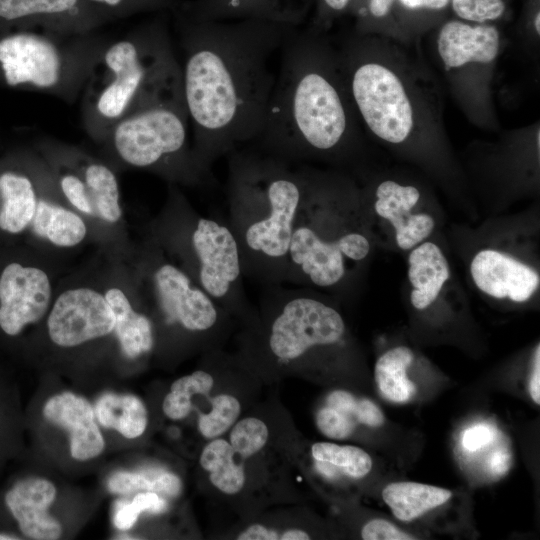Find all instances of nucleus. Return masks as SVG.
<instances>
[{
    "label": "nucleus",
    "mask_w": 540,
    "mask_h": 540,
    "mask_svg": "<svg viewBox=\"0 0 540 540\" xmlns=\"http://www.w3.org/2000/svg\"><path fill=\"white\" fill-rule=\"evenodd\" d=\"M192 151L213 164L262 131L276 75L271 62L295 26L254 18L198 20L174 11Z\"/></svg>",
    "instance_id": "nucleus-1"
},
{
    "label": "nucleus",
    "mask_w": 540,
    "mask_h": 540,
    "mask_svg": "<svg viewBox=\"0 0 540 540\" xmlns=\"http://www.w3.org/2000/svg\"><path fill=\"white\" fill-rule=\"evenodd\" d=\"M304 189L301 166L251 145L227 155V223L245 277L265 286L286 283L289 247Z\"/></svg>",
    "instance_id": "nucleus-2"
},
{
    "label": "nucleus",
    "mask_w": 540,
    "mask_h": 540,
    "mask_svg": "<svg viewBox=\"0 0 540 540\" xmlns=\"http://www.w3.org/2000/svg\"><path fill=\"white\" fill-rule=\"evenodd\" d=\"M323 60L311 32L296 27L288 35L262 131L251 146L293 164L340 149L349 119Z\"/></svg>",
    "instance_id": "nucleus-3"
},
{
    "label": "nucleus",
    "mask_w": 540,
    "mask_h": 540,
    "mask_svg": "<svg viewBox=\"0 0 540 540\" xmlns=\"http://www.w3.org/2000/svg\"><path fill=\"white\" fill-rule=\"evenodd\" d=\"M83 88L85 126L100 138L142 108L184 102L181 66L172 48L166 12L104 46Z\"/></svg>",
    "instance_id": "nucleus-4"
},
{
    "label": "nucleus",
    "mask_w": 540,
    "mask_h": 540,
    "mask_svg": "<svg viewBox=\"0 0 540 540\" xmlns=\"http://www.w3.org/2000/svg\"><path fill=\"white\" fill-rule=\"evenodd\" d=\"M304 196L291 237L286 282L294 286L341 287L371 244L361 231L354 197L346 187L302 167Z\"/></svg>",
    "instance_id": "nucleus-5"
},
{
    "label": "nucleus",
    "mask_w": 540,
    "mask_h": 540,
    "mask_svg": "<svg viewBox=\"0 0 540 540\" xmlns=\"http://www.w3.org/2000/svg\"><path fill=\"white\" fill-rule=\"evenodd\" d=\"M154 239L222 308L248 313L240 251L227 222L200 215L172 188Z\"/></svg>",
    "instance_id": "nucleus-6"
},
{
    "label": "nucleus",
    "mask_w": 540,
    "mask_h": 540,
    "mask_svg": "<svg viewBox=\"0 0 540 540\" xmlns=\"http://www.w3.org/2000/svg\"><path fill=\"white\" fill-rule=\"evenodd\" d=\"M96 43L90 32L27 28L5 33L0 36V80L13 88L69 97L84 87L104 47Z\"/></svg>",
    "instance_id": "nucleus-7"
},
{
    "label": "nucleus",
    "mask_w": 540,
    "mask_h": 540,
    "mask_svg": "<svg viewBox=\"0 0 540 540\" xmlns=\"http://www.w3.org/2000/svg\"><path fill=\"white\" fill-rule=\"evenodd\" d=\"M188 126L184 102H160L124 117L106 138L127 165L150 169L187 185H213V173L195 159Z\"/></svg>",
    "instance_id": "nucleus-8"
},
{
    "label": "nucleus",
    "mask_w": 540,
    "mask_h": 540,
    "mask_svg": "<svg viewBox=\"0 0 540 540\" xmlns=\"http://www.w3.org/2000/svg\"><path fill=\"white\" fill-rule=\"evenodd\" d=\"M267 286L263 307L266 347L276 361L300 360L315 348L333 346L346 333L340 312L309 287Z\"/></svg>",
    "instance_id": "nucleus-9"
},
{
    "label": "nucleus",
    "mask_w": 540,
    "mask_h": 540,
    "mask_svg": "<svg viewBox=\"0 0 540 540\" xmlns=\"http://www.w3.org/2000/svg\"><path fill=\"white\" fill-rule=\"evenodd\" d=\"M142 270L145 296L165 325L207 334L215 331L228 313L166 256L155 239L148 245Z\"/></svg>",
    "instance_id": "nucleus-10"
},
{
    "label": "nucleus",
    "mask_w": 540,
    "mask_h": 540,
    "mask_svg": "<svg viewBox=\"0 0 540 540\" xmlns=\"http://www.w3.org/2000/svg\"><path fill=\"white\" fill-rule=\"evenodd\" d=\"M350 90L363 120L377 137L397 144L409 136L413 109L394 72L379 63H360L351 73Z\"/></svg>",
    "instance_id": "nucleus-11"
},
{
    "label": "nucleus",
    "mask_w": 540,
    "mask_h": 540,
    "mask_svg": "<svg viewBox=\"0 0 540 540\" xmlns=\"http://www.w3.org/2000/svg\"><path fill=\"white\" fill-rule=\"evenodd\" d=\"M115 317L105 295L93 288L63 291L49 310V337L60 347L70 348L114 331Z\"/></svg>",
    "instance_id": "nucleus-12"
},
{
    "label": "nucleus",
    "mask_w": 540,
    "mask_h": 540,
    "mask_svg": "<svg viewBox=\"0 0 540 540\" xmlns=\"http://www.w3.org/2000/svg\"><path fill=\"white\" fill-rule=\"evenodd\" d=\"M47 273L37 266L12 261L0 270V330L16 337L41 320L51 306Z\"/></svg>",
    "instance_id": "nucleus-13"
},
{
    "label": "nucleus",
    "mask_w": 540,
    "mask_h": 540,
    "mask_svg": "<svg viewBox=\"0 0 540 540\" xmlns=\"http://www.w3.org/2000/svg\"><path fill=\"white\" fill-rule=\"evenodd\" d=\"M114 19L86 0H0V24L65 34L91 32Z\"/></svg>",
    "instance_id": "nucleus-14"
},
{
    "label": "nucleus",
    "mask_w": 540,
    "mask_h": 540,
    "mask_svg": "<svg viewBox=\"0 0 540 540\" xmlns=\"http://www.w3.org/2000/svg\"><path fill=\"white\" fill-rule=\"evenodd\" d=\"M470 273L483 293L497 299L509 298L517 303L529 300L540 284L536 270L494 249L480 250L470 263Z\"/></svg>",
    "instance_id": "nucleus-15"
},
{
    "label": "nucleus",
    "mask_w": 540,
    "mask_h": 540,
    "mask_svg": "<svg viewBox=\"0 0 540 540\" xmlns=\"http://www.w3.org/2000/svg\"><path fill=\"white\" fill-rule=\"evenodd\" d=\"M56 488L48 480L28 477L16 481L5 493L4 502L21 533L31 539L55 540L61 524L48 513Z\"/></svg>",
    "instance_id": "nucleus-16"
},
{
    "label": "nucleus",
    "mask_w": 540,
    "mask_h": 540,
    "mask_svg": "<svg viewBox=\"0 0 540 540\" xmlns=\"http://www.w3.org/2000/svg\"><path fill=\"white\" fill-rule=\"evenodd\" d=\"M375 196L374 211L393 226L396 243L402 250L417 246L433 232L435 220L431 215L411 211L420 199L414 186L386 180L377 186Z\"/></svg>",
    "instance_id": "nucleus-17"
},
{
    "label": "nucleus",
    "mask_w": 540,
    "mask_h": 540,
    "mask_svg": "<svg viewBox=\"0 0 540 540\" xmlns=\"http://www.w3.org/2000/svg\"><path fill=\"white\" fill-rule=\"evenodd\" d=\"M307 7V0H191L178 9L198 20L254 18L298 27Z\"/></svg>",
    "instance_id": "nucleus-18"
},
{
    "label": "nucleus",
    "mask_w": 540,
    "mask_h": 540,
    "mask_svg": "<svg viewBox=\"0 0 540 540\" xmlns=\"http://www.w3.org/2000/svg\"><path fill=\"white\" fill-rule=\"evenodd\" d=\"M47 420L70 433V452L74 459L86 461L100 455L105 443L95 412L83 397L64 392L51 397L43 408Z\"/></svg>",
    "instance_id": "nucleus-19"
},
{
    "label": "nucleus",
    "mask_w": 540,
    "mask_h": 540,
    "mask_svg": "<svg viewBox=\"0 0 540 540\" xmlns=\"http://www.w3.org/2000/svg\"><path fill=\"white\" fill-rule=\"evenodd\" d=\"M437 46L446 69L472 62L485 64L498 54L499 32L493 25L472 26L452 20L442 26Z\"/></svg>",
    "instance_id": "nucleus-20"
},
{
    "label": "nucleus",
    "mask_w": 540,
    "mask_h": 540,
    "mask_svg": "<svg viewBox=\"0 0 540 540\" xmlns=\"http://www.w3.org/2000/svg\"><path fill=\"white\" fill-rule=\"evenodd\" d=\"M31 175L15 165L0 167V230L9 235L24 232L31 224L38 202Z\"/></svg>",
    "instance_id": "nucleus-21"
},
{
    "label": "nucleus",
    "mask_w": 540,
    "mask_h": 540,
    "mask_svg": "<svg viewBox=\"0 0 540 540\" xmlns=\"http://www.w3.org/2000/svg\"><path fill=\"white\" fill-rule=\"evenodd\" d=\"M450 277L448 261L433 242L418 244L408 256V279L412 285L410 300L414 308L424 310L438 297Z\"/></svg>",
    "instance_id": "nucleus-22"
},
{
    "label": "nucleus",
    "mask_w": 540,
    "mask_h": 540,
    "mask_svg": "<svg viewBox=\"0 0 540 540\" xmlns=\"http://www.w3.org/2000/svg\"><path fill=\"white\" fill-rule=\"evenodd\" d=\"M104 295L114 313V331L124 354L137 358L151 351L154 336L150 318L133 308L122 289L111 287Z\"/></svg>",
    "instance_id": "nucleus-23"
},
{
    "label": "nucleus",
    "mask_w": 540,
    "mask_h": 540,
    "mask_svg": "<svg viewBox=\"0 0 540 540\" xmlns=\"http://www.w3.org/2000/svg\"><path fill=\"white\" fill-rule=\"evenodd\" d=\"M30 227L37 237L58 247L80 244L87 234L83 218L75 211L39 196Z\"/></svg>",
    "instance_id": "nucleus-24"
},
{
    "label": "nucleus",
    "mask_w": 540,
    "mask_h": 540,
    "mask_svg": "<svg viewBox=\"0 0 540 540\" xmlns=\"http://www.w3.org/2000/svg\"><path fill=\"white\" fill-rule=\"evenodd\" d=\"M452 496L451 491L417 482H393L382 490V498L400 521L410 522L425 512L441 506Z\"/></svg>",
    "instance_id": "nucleus-25"
},
{
    "label": "nucleus",
    "mask_w": 540,
    "mask_h": 540,
    "mask_svg": "<svg viewBox=\"0 0 540 540\" xmlns=\"http://www.w3.org/2000/svg\"><path fill=\"white\" fill-rule=\"evenodd\" d=\"M75 166L85 181L95 217L108 223L118 222L122 209L114 172L105 164L92 159L82 158Z\"/></svg>",
    "instance_id": "nucleus-26"
},
{
    "label": "nucleus",
    "mask_w": 540,
    "mask_h": 540,
    "mask_svg": "<svg viewBox=\"0 0 540 540\" xmlns=\"http://www.w3.org/2000/svg\"><path fill=\"white\" fill-rule=\"evenodd\" d=\"M99 423L118 431L128 439L142 435L147 427L148 416L143 402L133 395H102L95 406Z\"/></svg>",
    "instance_id": "nucleus-27"
},
{
    "label": "nucleus",
    "mask_w": 540,
    "mask_h": 540,
    "mask_svg": "<svg viewBox=\"0 0 540 540\" xmlns=\"http://www.w3.org/2000/svg\"><path fill=\"white\" fill-rule=\"evenodd\" d=\"M414 359L412 350L406 346L394 347L379 357L374 376L381 394L389 401L403 403L415 392L414 383L407 378V369Z\"/></svg>",
    "instance_id": "nucleus-28"
},
{
    "label": "nucleus",
    "mask_w": 540,
    "mask_h": 540,
    "mask_svg": "<svg viewBox=\"0 0 540 540\" xmlns=\"http://www.w3.org/2000/svg\"><path fill=\"white\" fill-rule=\"evenodd\" d=\"M235 454L228 441L217 438L203 448L200 456V465L209 472L213 486L229 495L240 492L245 484L244 464L236 461Z\"/></svg>",
    "instance_id": "nucleus-29"
},
{
    "label": "nucleus",
    "mask_w": 540,
    "mask_h": 540,
    "mask_svg": "<svg viewBox=\"0 0 540 540\" xmlns=\"http://www.w3.org/2000/svg\"><path fill=\"white\" fill-rule=\"evenodd\" d=\"M181 487L177 475L160 468L136 472L121 471L113 474L108 480V489L116 494L150 491L176 496L180 493Z\"/></svg>",
    "instance_id": "nucleus-30"
},
{
    "label": "nucleus",
    "mask_w": 540,
    "mask_h": 540,
    "mask_svg": "<svg viewBox=\"0 0 540 540\" xmlns=\"http://www.w3.org/2000/svg\"><path fill=\"white\" fill-rule=\"evenodd\" d=\"M315 461L328 464L335 475L344 474L352 478H362L372 469V459L363 449L351 445L317 442L311 447Z\"/></svg>",
    "instance_id": "nucleus-31"
},
{
    "label": "nucleus",
    "mask_w": 540,
    "mask_h": 540,
    "mask_svg": "<svg viewBox=\"0 0 540 540\" xmlns=\"http://www.w3.org/2000/svg\"><path fill=\"white\" fill-rule=\"evenodd\" d=\"M214 385L213 376L203 370H197L175 380L170 392L163 401V412L172 420L185 418L191 411L194 395H206Z\"/></svg>",
    "instance_id": "nucleus-32"
},
{
    "label": "nucleus",
    "mask_w": 540,
    "mask_h": 540,
    "mask_svg": "<svg viewBox=\"0 0 540 540\" xmlns=\"http://www.w3.org/2000/svg\"><path fill=\"white\" fill-rule=\"evenodd\" d=\"M211 410L198 419L200 433L214 439L225 433L236 421L241 406L237 398L229 394H219L210 400Z\"/></svg>",
    "instance_id": "nucleus-33"
},
{
    "label": "nucleus",
    "mask_w": 540,
    "mask_h": 540,
    "mask_svg": "<svg viewBox=\"0 0 540 540\" xmlns=\"http://www.w3.org/2000/svg\"><path fill=\"white\" fill-rule=\"evenodd\" d=\"M268 436V427L262 420L247 417L235 424L229 443L241 458H249L265 446Z\"/></svg>",
    "instance_id": "nucleus-34"
},
{
    "label": "nucleus",
    "mask_w": 540,
    "mask_h": 540,
    "mask_svg": "<svg viewBox=\"0 0 540 540\" xmlns=\"http://www.w3.org/2000/svg\"><path fill=\"white\" fill-rule=\"evenodd\" d=\"M57 182L61 193L74 209L82 214L95 217L85 181L75 165L59 166L57 168Z\"/></svg>",
    "instance_id": "nucleus-35"
},
{
    "label": "nucleus",
    "mask_w": 540,
    "mask_h": 540,
    "mask_svg": "<svg viewBox=\"0 0 540 540\" xmlns=\"http://www.w3.org/2000/svg\"><path fill=\"white\" fill-rule=\"evenodd\" d=\"M115 18L127 17L142 12H174L181 4L179 0H86Z\"/></svg>",
    "instance_id": "nucleus-36"
},
{
    "label": "nucleus",
    "mask_w": 540,
    "mask_h": 540,
    "mask_svg": "<svg viewBox=\"0 0 540 540\" xmlns=\"http://www.w3.org/2000/svg\"><path fill=\"white\" fill-rule=\"evenodd\" d=\"M454 12L462 19L485 22L499 18L504 10L503 0H451Z\"/></svg>",
    "instance_id": "nucleus-37"
},
{
    "label": "nucleus",
    "mask_w": 540,
    "mask_h": 540,
    "mask_svg": "<svg viewBox=\"0 0 540 540\" xmlns=\"http://www.w3.org/2000/svg\"><path fill=\"white\" fill-rule=\"evenodd\" d=\"M316 424L320 432L331 439L348 438L356 428V422L340 411L326 406L316 415Z\"/></svg>",
    "instance_id": "nucleus-38"
},
{
    "label": "nucleus",
    "mask_w": 540,
    "mask_h": 540,
    "mask_svg": "<svg viewBox=\"0 0 540 540\" xmlns=\"http://www.w3.org/2000/svg\"><path fill=\"white\" fill-rule=\"evenodd\" d=\"M364 540H414L415 537L384 519H373L367 522L362 530Z\"/></svg>",
    "instance_id": "nucleus-39"
},
{
    "label": "nucleus",
    "mask_w": 540,
    "mask_h": 540,
    "mask_svg": "<svg viewBox=\"0 0 540 540\" xmlns=\"http://www.w3.org/2000/svg\"><path fill=\"white\" fill-rule=\"evenodd\" d=\"M493 430L487 425H475L467 429L462 437V445L468 451H477L492 441Z\"/></svg>",
    "instance_id": "nucleus-40"
},
{
    "label": "nucleus",
    "mask_w": 540,
    "mask_h": 540,
    "mask_svg": "<svg viewBox=\"0 0 540 540\" xmlns=\"http://www.w3.org/2000/svg\"><path fill=\"white\" fill-rule=\"evenodd\" d=\"M355 421L369 427H379L384 423V415L371 400L359 399Z\"/></svg>",
    "instance_id": "nucleus-41"
},
{
    "label": "nucleus",
    "mask_w": 540,
    "mask_h": 540,
    "mask_svg": "<svg viewBox=\"0 0 540 540\" xmlns=\"http://www.w3.org/2000/svg\"><path fill=\"white\" fill-rule=\"evenodd\" d=\"M358 402L359 399L344 390L333 391L328 395L326 400L327 406L332 407L340 411L341 413L351 417L354 421Z\"/></svg>",
    "instance_id": "nucleus-42"
},
{
    "label": "nucleus",
    "mask_w": 540,
    "mask_h": 540,
    "mask_svg": "<svg viewBox=\"0 0 540 540\" xmlns=\"http://www.w3.org/2000/svg\"><path fill=\"white\" fill-rule=\"evenodd\" d=\"M139 513L144 511L152 513L164 512L168 504L164 498L155 492H140L131 501Z\"/></svg>",
    "instance_id": "nucleus-43"
},
{
    "label": "nucleus",
    "mask_w": 540,
    "mask_h": 540,
    "mask_svg": "<svg viewBox=\"0 0 540 540\" xmlns=\"http://www.w3.org/2000/svg\"><path fill=\"white\" fill-rule=\"evenodd\" d=\"M139 514L132 502H118L114 515V524L119 530H128L136 523Z\"/></svg>",
    "instance_id": "nucleus-44"
},
{
    "label": "nucleus",
    "mask_w": 540,
    "mask_h": 540,
    "mask_svg": "<svg viewBox=\"0 0 540 540\" xmlns=\"http://www.w3.org/2000/svg\"><path fill=\"white\" fill-rule=\"evenodd\" d=\"M280 534L260 524H254L242 531L238 540H277Z\"/></svg>",
    "instance_id": "nucleus-45"
},
{
    "label": "nucleus",
    "mask_w": 540,
    "mask_h": 540,
    "mask_svg": "<svg viewBox=\"0 0 540 540\" xmlns=\"http://www.w3.org/2000/svg\"><path fill=\"white\" fill-rule=\"evenodd\" d=\"M540 350L539 345L536 348L534 354L533 370L529 380V394L532 400L539 405L540 404Z\"/></svg>",
    "instance_id": "nucleus-46"
},
{
    "label": "nucleus",
    "mask_w": 540,
    "mask_h": 540,
    "mask_svg": "<svg viewBox=\"0 0 540 540\" xmlns=\"http://www.w3.org/2000/svg\"><path fill=\"white\" fill-rule=\"evenodd\" d=\"M352 0H319V17L344 12Z\"/></svg>",
    "instance_id": "nucleus-47"
},
{
    "label": "nucleus",
    "mask_w": 540,
    "mask_h": 540,
    "mask_svg": "<svg viewBox=\"0 0 540 540\" xmlns=\"http://www.w3.org/2000/svg\"><path fill=\"white\" fill-rule=\"evenodd\" d=\"M490 470L493 474L501 476L511 467V456L505 452L494 453L489 462Z\"/></svg>",
    "instance_id": "nucleus-48"
},
{
    "label": "nucleus",
    "mask_w": 540,
    "mask_h": 540,
    "mask_svg": "<svg viewBox=\"0 0 540 540\" xmlns=\"http://www.w3.org/2000/svg\"><path fill=\"white\" fill-rule=\"evenodd\" d=\"M401 3L410 9L427 8L439 10L444 8L450 0H400Z\"/></svg>",
    "instance_id": "nucleus-49"
},
{
    "label": "nucleus",
    "mask_w": 540,
    "mask_h": 540,
    "mask_svg": "<svg viewBox=\"0 0 540 540\" xmlns=\"http://www.w3.org/2000/svg\"><path fill=\"white\" fill-rule=\"evenodd\" d=\"M394 0H369L368 10L374 17L381 18L388 14Z\"/></svg>",
    "instance_id": "nucleus-50"
},
{
    "label": "nucleus",
    "mask_w": 540,
    "mask_h": 540,
    "mask_svg": "<svg viewBox=\"0 0 540 540\" xmlns=\"http://www.w3.org/2000/svg\"><path fill=\"white\" fill-rule=\"evenodd\" d=\"M280 540H308L310 536L300 529H288L280 534Z\"/></svg>",
    "instance_id": "nucleus-51"
},
{
    "label": "nucleus",
    "mask_w": 540,
    "mask_h": 540,
    "mask_svg": "<svg viewBox=\"0 0 540 540\" xmlns=\"http://www.w3.org/2000/svg\"><path fill=\"white\" fill-rule=\"evenodd\" d=\"M19 537L14 534L0 532V540H18Z\"/></svg>",
    "instance_id": "nucleus-52"
},
{
    "label": "nucleus",
    "mask_w": 540,
    "mask_h": 540,
    "mask_svg": "<svg viewBox=\"0 0 540 540\" xmlns=\"http://www.w3.org/2000/svg\"><path fill=\"white\" fill-rule=\"evenodd\" d=\"M534 26H535L536 32L539 34L540 33V12H537L534 18Z\"/></svg>",
    "instance_id": "nucleus-53"
}]
</instances>
